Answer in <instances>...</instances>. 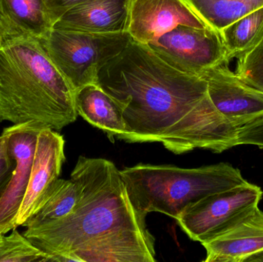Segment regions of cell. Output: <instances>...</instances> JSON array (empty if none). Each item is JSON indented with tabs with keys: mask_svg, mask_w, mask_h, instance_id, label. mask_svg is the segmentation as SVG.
Masks as SVG:
<instances>
[{
	"mask_svg": "<svg viewBox=\"0 0 263 262\" xmlns=\"http://www.w3.org/2000/svg\"><path fill=\"white\" fill-rule=\"evenodd\" d=\"M181 25L209 27L185 0H131L128 32L139 43L148 44Z\"/></svg>",
	"mask_w": 263,
	"mask_h": 262,
	"instance_id": "11",
	"label": "cell"
},
{
	"mask_svg": "<svg viewBox=\"0 0 263 262\" xmlns=\"http://www.w3.org/2000/svg\"><path fill=\"white\" fill-rule=\"evenodd\" d=\"M205 262H246L263 250V212L259 207L219 235L201 243Z\"/></svg>",
	"mask_w": 263,
	"mask_h": 262,
	"instance_id": "13",
	"label": "cell"
},
{
	"mask_svg": "<svg viewBox=\"0 0 263 262\" xmlns=\"http://www.w3.org/2000/svg\"><path fill=\"white\" fill-rule=\"evenodd\" d=\"M70 178L80 191L73 211L26 228L25 237L53 261H156L146 215L131 203L114 163L80 156Z\"/></svg>",
	"mask_w": 263,
	"mask_h": 262,
	"instance_id": "2",
	"label": "cell"
},
{
	"mask_svg": "<svg viewBox=\"0 0 263 262\" xmlns=\"http://www.w3.org/2000/svg\"><path fill=\"white\" fill-rule=\"evenodd\" d=\"M131 0H85L65 12L54 29L86 33L128 32Z\"/></svg>",
	"mask_w": 263,
	"mask_h": 262,
	"instance_id": "12",
	"label": "cell"
},
{
	"mask_svg": "<svg viewBox=\"0 0 263 262\" xmlns=\"http://www.w3.org/2000/svg\"><path fill=\"white\" fill-rule=\"evenodd\" d=\"M246 262H263V250L250 256Z\"/></svg>",
	"mask_w": 263,
	"mask_h": 262,
	"instance_id": "25",
	"label": "cell"
},
{
	"mask_svg": "<svg viewBox=\"0 0 263 262\" xmlns=\"http://www.w3.org/2000/svg\"><path fill=\"white\" fill-rule=\"evenodd\" d=\"M78 115L75 91L41 42L15 30L0 36V123L60 131Z\"/></svg>",
	"mask_w": 263,
	"mask_h": 262,
	"instance_id": "3",
	"label": "cell"
},
{
	"mask_svg": "<svg viewBox=\"0 0 263 262\" xmlns=\"http://www.w3.org/2000/svg\"><path fill=\"white\" fill-rule=\"evenodd\" d=\"M53 261L51 256L34 246L24 235L13 229L3 236L0 246V262Z\"/></svg>",
	"mask_w": 263,
	"mask_h": 262,
	"instance_id": "19",
	"label": "cell"
},
{
	"mask_svg": "<svg viewBox=\"0 0 263 262\" xmlns=\"http://www.w3.org/2000/svg\"><path fill=\"white\" fill-rule=\"evenodd\" d=\"M262 194L260 188L249 183L216 192L187 206L176 221L190 239L202 243L253 212Z\"/></svg>",
	"mask_w": 263,
	"mask_h": 262,
	"instance_id": "6",
	"label": "cell"
},
{
	"mask_svg": "<svg viewBox=\"0 0 263 262\" xmlns=\"http://www.w3.org/2000/svg\"><path fill=\"white\" fill-rule=\"evenodd\" d=\"M44 126L31 123L13 125L3 129L9 152L15 161L13 175L0 201V234L17 228V217L27 191L37 138Z\"/></svg>",
	"mask_w": 263,
	"mask_h": 262,
	"instance_id": "8",
	"label": "cell"
},
{
	"mask_svg": "<svg viewBox=\"0 0 263 262\" xmlns=\"http://www.w3.org/2000/svg\"><path fill=\"white\" fill-rule=\"evenodd\" d=\"M95 84L123 114L130 143H159L176 155L234 147L237 129L213 106L200 75L180 72L132 39L99 71Z\"/></svg>",
	"mask_w": 263,
	"mask_h": 262,
	"instance_id": "1",
	"label": "cell"
},
{
	"mask_svg": "<svg viewBox=\"0 0 263 262\" xmlns=\"http://www.w3.org/2000/svg\"><path fill=\"white\" fill-rule=\"evenodd\" d=\"M209 27L220 32L247 14L263 6V0H185Z\"/></svg>",
	"mask_w": 263,
	"mask_h": 262,
	"instance_id": "16",
	"label": "cell"
},
{
	"mask_svg": "<svg viewBox=\"0 0 263 262\" xmlns=\"http://www.w3.org/2000/svg\"><path fill=\"white\" fill-rule=\"evenodd\" d=\"M237 59L236 75L249 86L263 93V40Z\"/></svg>",
	"mask_w": 263,
	"mask_h": 262,
	"instance_id": "20",
	"label": "cell"
},
{
	"mask_svg": "<svg viewBox=\"0 0 263 262\" xmlns=\"http://www.w3.org/2000/svg\"><path fill=\"white\" fill-rule=\"evenodd\" d=\"M0 9L11 28L41 40L53 28L43 0H0Z\"/></svg>",
	"mask_w": 263,
	"mask_h": 262,
	"instance_id": "15",
	"label": "cell"
},
{
	"mask_svg": "<svg viewBox=\"0 0 263 262\" xmlns=\"http://www.w3.org/2000/svg\"><path fill=\"white\" fill-rule=\"evenodd\" d=\"M120 172L137 210L146 215L159 212L175 220L201 198L248 183L239 169L228 163L194 169L138 164Z\"/></svg>",
	"mask_w": 263,
	"mask_h": 262,
	"instance_id": "4",
	"label": "cell"
},
{
	"mask_svg": "<svg viewBox=\"0 0 263 262\" xmlns=\"http://www.w3.org/2000/svg\"><path fill=\"white\" fill-rule=\"evenodd\" d=\"M15 161L7 146L4 135H0V201L13 175Z\"/></svg>",
	"mask_w": 263,
	"mask_h": 262,
	"instance_id": "22",
	"label": "cell"
},
{
	"mask_svg": "<svg viewBox=\"0 0 263 262\" xmlns=\"http://www.w3.org/2000/svg\"><path fill=\"white\" fill-rule=\"evenodd\" d=\"M129 32L86 33L54 29L40 40L73 90L96 83L99 71L130 42Z\"/></svg>",
	"mask_w": 263,
	"mask_h": 262,
	"instance_id": "5",
	"label": "cell"
},
{
	"mask_svg": "<svg viewBox=\"0 0 263 262\" xmlns=\"http://www.w3.org/2000/svg\"><path fill=\"white\" fill-rule=\"evenodd\" d=\"M3 234H0V246H1L2 241H3Z\"/></svg>",
	"mask_w": 263,
	"mask_h": 262,
	"instance_id": "26",
	"label": "cell"
},
{
	"mask_svg": "<svg viewBox=\"0 0 263 262\" xmlns=\"http://www.w3.org/2000/svg\"><path fill=\"white\" fill-rule=\"evenodd\" d=\"M11 30H13V29L11 28L10 25L9 24L0 9V36L10 32Z\"/></svg>",
	"mask_w": 263,
	"mask_h": 262,
	"instance_id": "24",
	"label": "cell"
},
{
	"mask_svg": "<svg viewBox=\"0 0 263 262\" xmlns=\"http://www.w3.org/2000/svg\"><path fill=\"white\" fill-rule=\"evenodd\" d=\"M47 6L53 23L58 20L65 12L85 0H43Z\"/></svg>",
	"mask_w": 263,
	"mask_h": 262,
	"instance_id": "23",
	"label": "cell"
},
{
	"mask_svg": "<svg viewBox=\"0 0 263 262\" xmlns=\"http://www.w3.org/2000/svg\"><path fill=\"white\" fill-rule=\"evenodd\" d=\"M227 64L214 66L202 76L213 106L238 130L263 115V93L242 81Z\"/></svg>",
	"mask_w": 263,
	"mask_h": 262,
	"instance_id": "9",
	"label": "cell"
},
{
	"mask_svg": "<svg viewBox=\"0 0 263 262\" xmlns=\"http://www.w3.org/2000/svg\"><path fill=\"white\" fill-rule=\"evenodd\" d=\"M77 113L94 127L103 130L112 143L122 140L125 132L123 114L114 98L95 83L75 92Z\"/></svg>",
	"mask_w": 263,
	"mask_h": 262,
	"instance_id": "14",
	"label": "cell"
},
{
	"mask_svg": "<svg viewBox=\"0 0 263 262\" xmlns=\"http://www.w3.org/2000/svg\"><path fill=\"white\" fill-rule=\"evenodd\" d=\"M219 33L228 63L250 52L263 40V6L232 23Z\"/></svg>",
	"mask_w": 263,
	"mask_h": 262,
	"instance_id": "17",
	"label": "cell"
},
{
	"mask_svg": "<svg viewBox=\"0 0 263 262\" xmlns=\"http://www.w3.org/2000/svg\"><path fill=\"white\" fill-rule=\"evenodd\" d=\"M174 69L200 75L218 65L228 63L220 33L210 27L178 26L146 44Z\"/></svg>",
	"mask_w": 263,
	"mask_h": 262,
	"instance_id": "7",
	"label": "cell"
},
{
	"mask_svg": "<svg viewBox=\"0 0 263 262\" xmlns=\"http://www.w3.org/2000/svg\"><path fill=\"white\" fill-rule=\"evenodd\" d=\"M240 145L263 148V115L238 129L235 146Z\"/></svg>",
	"mask_w": 263,
	"mask_h": 262,
	"instance_id": "21",
	"label": "cell"
},
{
	"mask_svg": "<svg viewBox=\"0 0 263 262\" xmlns=\"http://www.w3.org/2000/svg\"><path fill=\"white\" fill-rule=\"evenodd\" d=\"M79 196L78 186L73 180L59 178L51 188L40 209L23 226H40L66 216L75 209Z\"/></svg>",
	"mask_w": 263,
	"mask_h": 262,
	"instance_id": "18",
	"label": "cell"
},
{
	"mask_svg": "<svg viewBox=\"0 0 263 262\" xmlns=\"http://www.w3.org/2000/svg\"><path fill=\"white\" fill-rule=\"evenodd\" d=\"M65 159L63 135L49 128L42 129L37 138L27 191L18 211L17 227L23 226L40 209L59 179Z\"/></svg>",
	"mask_w": 263,
	"mask_h": 262,
	"instance_id": "10",
	"label": "cell"
}]
</instances>
